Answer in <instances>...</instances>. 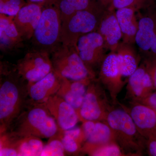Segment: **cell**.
<instances>
[{
    "instance_id": "e575fe53",
    "label": "cell",
    "mask_w": 156,
    "mask_h": 156,
    "mask_svg": "<svg viewBox=\"0 0 156 156\" xmlns=\"http://www.w3.org/2000/svg\"><path fill=\"white\" fill-rule=\"evenodd\" d=\"M101 1L105 6H107L108 9H111L112 4L114 0H101Z\"/></svg>"
},
{
    "instance_id": "f546056e",
    "label": "cell",
    "mask_w": 156,
    "mask_h": 156,
    "mask_svg": "<svg viewBox=\"0 0 156 156\" xmlns=\"http://www.w3.org/2000/svg\"><path fill=\"white\" fill-rule=\"evenodd\" d=\"M27 4L26 0H0V14L15 16Z\"/></svg>"
},
{
    "instance_id": "ba28073f",
    "label": "cell",
    "mask_w": 156,
    "mask_h": 156,
    "mask_svg": "<svg viewBox=\"0 0 156 156\" xmlns=\"http://www.w3.org/2000/svg\"><path fill=\"white\" fill-rule=\"evenodd\" d=\"M76 48L86 67L97 78L101 66L109 51L101 35L95 31L82 36L78 39Z\"/></svg>"
},
{
    "instance_id": "d6986e66",
    "label": "cell",
    "mask_w": 156,
    "mask_h": 156,
    "mask_svg": "<svg viewBox=\"0 0 156 156\" xmlns=\"http://www.w3.org/2000/svg\"><path fill=\"white\" fill-rule=\"evenodd\" d=\"M114 10L109 9L101 20L97 31L103 38L110 52L116 50L122 37Z\"/></svg>"
},
{
    "instance_id": "52a82bcc",
    "label": "cell",
    "mask_w": 156,
    "mask_h": 156,
    "mask_svg": "<svg viewBox=\"0 0 156 156\" xmlns=\"http://www.w3.org/2000/svg\"><path fill=\"white\" fill-rule=\"evenodd\" d=\"M115 106L109 99L106 89L96 78L87 86L79 112L80 121L105 122L109 112Z\"/></svg>"
},
{
    "instance_id": "484cf974",
    "label": "cell",
    "mask_w": 156,
    "mask_h": 156,
    "mask_svg": "<svg viewBox=\"0 0 156 156\" xmlns=\"http://www.w3.org/2000/svg\"><path fill=\"white\" fill-rule=\"evenodd\" d=\"M18 139L8 132L0 134V156H18Z\"/></svg>"
},
{
    "instance_id": "7c38bea8",
    "label": "cell",
    "mask_w": 156,
    "mask_h": 156,
    "mask_svg": "<svg viewBox=\"0 0 156 156\" xmlns=\"http://www.w3.org/2000/svg\"><path fill=\"white\" fill-rule=\"evenodd\" d=\"M118 105L128 113L140 134L146 139L156 135V112L145 105L130 101L126 106L118 102Z\"/></svg>"
},
{
    "instance_id": "83f0119b",
    "label": "cell",
    "mask_w": 156,
    "mask_h": 156,
    "mask_svg": "<svg viewBox=\"0 0 156 156\" xmlns=\"http://www.w3.org/2000/svg\"><path fill=\"white\" fill-rule=\"evenodd\" d=\"M87 154L92 156H126L115 142L109 143L94 148Z\"/></svg>"
},
{
    "instance_id": "8992f818",
    "label": "cell",
    "mask_w": 156,
    "mask_h": 156,
    "mask_svg": "<svg viewBox=\"0 0 156 156\" xmlns=\"http://www.w3.org/2000/svg\"><path fill=\"white\" fill-rule=\"evenodd\" d=\"M53 69L62 77L89 84L96 79L86 67L76 48L61 44L50 54Z\"/></svg>"
},
{
    "instance_id": "f1b7e54d",
    "label": "cell",
    "mask_w": 156,
    "mask_h": 156,
    "mask_svg": "<svg viewBox=\"0 0 156 156\" xmlns=\"http://www.w3.org/2000/svg\"><path fill=\"white\" fill-rule=\"evenodd\" d=\"M155 3L156 0H114L111 9L130 8L137 12Z\"/></svg>"
},
{
    "instance_id": "9a60e30c",
    "label": "cell",
    "mask_w": 156,
    "mask_h": 156,
    "mask_svg": "<svg viewBox=\"0 0 156 156\" xmlns=\"http://www.w3.org/2000/svg\"><path fill=\"white\" fill-rule=\"evenodd\" d=\"M43 5L27 3L14 16V23L24 41L32 38L41 17Z\"/></svg>"
},
{
    "instance_id": "3957f363",
    "label": "cell",
    "mask_w": 156,
    "mask_h": 156,
    "mask_svg": "<svg viewBox=\"0 0 156 156\" xmlns=\"http://www.w3.org/2000/svg\"><path fill=\"white\" fill-rule=\"evenodd\" d=\"M105 122L112 131L115 141L126 156L144 155L146 152L147 139L140 133L128 112L122 107H114Z\"/></svg>"
},
{
    "instance_id": "d4e9b609",
    "label": "cell",
    "mask_w": 156,
    "mask_h": 156,
    "mask_svg": "<svg viewBox=\"0 0 156 156\" xmlns=\"http://www.w3.org/2000/svg\"><path fill=\"white\" fill-rule=\"evenodd\" d=\"M44 145L41 138L37 136L19 138L17 148L18 156H41Z\"/></svg>"
},
{
    "instance_id": "1f68e13d",
    "label": "cell",
    "mask_w": 156,
    "mask_h": 156,
    "mask_svg": "<svg viewBox=\"0 0 156 156\" xmlns=\"http://www.w3.org/2000/svg\"><path fill=\"white\" fill-rule=\"evenodd\" d=\"M136 102L147 105L153 109L156 112V90L153 91L146 97Z\"/></svg>"
},
{
    "instance_id": "4316f807",
    "label": "cell",
    "mask_w": 156,
    "mask_h": 156,
    "mask_svg": "<svg viewBox=\"0 0 156 156\" xmlns=\"http://www.w3.org/2000/svg\"><path fill=\"white\" fill-rule=\"evenodd\" d=\"M66 154L63 144L57 132L54 136L49 138L45 144L41 156H63Z\"/></svg>"
},
{
    "instance_id": "5b68a950",
    "label": "cell",
    "mask_w": 156,
    "mask_h": 156,
    "mask_svg": "<svg viewBox=\"0 0 156 156\" xmlns=\"http://www.w3.org/2000/svg\"><path fill=\"white\" fill-rule=\"evenodd\" d=\"M108 8L101 2L86 10L78 11L62 23L61 43L76 47L82 36L97 31Z\"/></svg>"
},
{
    "instance_id": "ac0fdd59",
    "label": "cell",
    "mask_w": 156,
    "mask_h": 156,
    "mask_svg": "<svg viewBox=\"0 0 156 156\" xmlns=\"http://www.w3.org/2000/svg\"><path fill=\"white\" fill-rule=\"evenodd\" d=\"M14 17L0 14V49L5 53L21 48L24 41L14 23Z\"/></svg>"
},
{
    "instance_id": "7a4b0ae2",
    "label": "cell",
    "mask_w": 156,
    "mask_h": 156,
    "mask_svg": "<svg viewBox=\"0 0 156 156\" xmlns=\"http://www.w3.org/2000/svg\"><path fill=\"white\" fill-rule=\"evenodd\" d=\"M58 130L56 120L44 103H36L30 99L6 132L18 138L32 136L50 138Z\"/></svg>"
},
{
    "instance_id": "9c48e42d",
    "label": "cell",
    "mask_w": 156,
    "mask_h": 156,
    "mask_svg": "<svg viewBox=\"0 0 156 156\" xmlns=\"http://www.w3.org/2000/svg\"><path fill=\"white\" fill-rule=\"evenodd\" d=\"M15 66L19 74L28 83L41 80L53 70L50 53L35 49L18 60Z\"/></svg>"
},
{
    "instance_id": "30bf717a",
    "label": "cell",
    "mask_w": 156,
    "mask_h": 156,
    "mask_svg": "<svg viewBox=\"0 0 156 156\" xmlns=\"http://www.w3.org/2000/svg\"><path fill=\"white\" fill-rule=\"evenodd\" d=\"M136 12L139 28L135 38L144 57L156 56V5L155 4Z\"/></svg>"
},
{
    "instance_id": "d6a6232c",
    "label": "cell",
    "mask_w": 156,
    "mask_h": 156,
    "mask_svg": "<svg viewBox=\"0 0 156 156\" xmlns=\"http://www.w3.org/2000/svg\"><path fill=\"white\" fill-rule=\"evenodd\" d=\"M146 152L148 155L156 156V135L147 139Z\"/></svg>"
},
{
    "instance_id": "44dd1931",
    "label": "cell",
    "mask_w": 156,
    "mask_h": 156,
    "mask_svg": "<svg viewBox=\"0 0 156 156\" xmlns=\"http://www.w3.org/2000/svg\"><path fill=\"white\" fill-rule=\"evenodd\" d=\"M115 14L122 31L123 42L130 45L135 44L139 28L136 11L132 8H122L117 9Z\"/></svg>"
},
{
    "instance_id": "4fadbf2b",
    "label": "cell",
    "mask_w": 156,
    "mask_h": 156,
    "mask_svg": "<svg viewBox=\"0 0 156 156\" xmlns=\"http://www.w3.org/2000/svg\"><path fill=\"white\" fill-rule=\"evenodd\" d=\"M81 122L86 140L82 147V154H87L99 146L115 142L112 131L106 122L86 120Z\"/></svg>"
},
{
    "instance_id": "277c9868",
    "label": "cell",
    "mask_w": 156,
    "mask_h": 156,
    "mask_svg": "<svg viewBox=\"0 0 156 156\" xmlns=\"http://www.w3.org/2000/svg\"><path fill=\"white\" fill-rule=\"evenodd\" d=\"M62 22L57 0H52L43 5L41 14L32 38L34 49L51 54L61 44Z\"/></svg>"
},
{
    "instance_id": "603a6c76",
    "label": "cell",
    "mask_w": 156,
    "mask_h": 156,
    "mask_svg": "<svg viewBox=\"0 0 156 156\" xmlns=\"http://www.w3.org/2000/svg\"><path fill=\"white\" fill-rule=\"evenodd\" d=\"M58 134L63 144L66 154H79L86 140L82 127H75L67 130L59 128Z\"/></svg>"
},
{
    "instance_id": "7402d4cb",
    "label": "cell",
    "mask_w": 156,
    "mask_h": 156,
    "mask_svg": "<svg viewBox=\"0 0 156 156\" xmlns=\"http://www.w3.org/2000/svg\"><path fill=\"white\" fill-rule=\"evenodd\" d=\"M132 45L122 42L120 43L115 51L118 55L123 77H129L140 65V58L131 47Z\"/></svg>"
},
{
    "instance_id": "836d02e7",
    "label": "cell",
    "mask_w": 156,
    "mask_h": 156,
    "mask_svg": "<svg viewBox=\"0 0 156 156\" xmlns=\"http://www.w3.org/2000/svg\"><path fill=\"white\" fill-rule=\"evenodd\" d=\"M27 3H36L44 5L45 3L50 2L52 0H26Z\"/></svg>"
},
{
    "instance_id": "e0dca14e",
    "label": "cell",
    "mask_w": 156,
    "mask_h": 156,
    "mask_svg": "<svg viewBox=\"0 0 156 156\" xmlns=\"http://www.w3.org/2000/svg\"><path fill=\"white\" fill-rule=\"evenodd\" d=\"M127 83L126 97L130 101H138L154 91L151 78L143 62L128 77Z\"/></svg>"
},
{
    "instance_id": "8fae6325",
    "label": "cell",
    "mask_w": 156,
    "mask_h": 156,
    "mask_svg": "<svg viewBox=\"0 0 156 156\" xmlns=\"http://www.w3.org/2000/svg\"><path fill=\"white\" fill-rule=\"evenodd\" d=\"M123 77L116 52H109L101 66L97 79L108 92L114 105H118V97L127 81Z\"/></svg>"
},
{
    "instance_id": "4dcf8cb0",
    "label": "cell",
    "mask_w": 156,
    "mask_h": 156,
    "mask_svg": "<svg viewBox=\"0 0 156 156\" xmlns=\"http://www.w3.org/2000/svg\"><path fill=\"white\" fill-rule=\"evenodd\" d=\"M143 63L149 74L154 90H156V56L144 57Z\"/></svg>"
},
{
    "instance_id": "6da1fadb",
    "label": "cell",
    "mask_w": 156,
    "mask_h": 156,
    "mask_svg": "<svg viewBox=\"0 0 156 156\" xmlns=\"http://www.w3.org/2000/svg\"><path fill=\"white\" fill-rule=\"evenodd\" d=\"M28 82L19 74L15 64L0 62V134L10 128L30 100Z\"/></svg>"
},
{
    "instance_id": "5bb4252c",
    "label": "cell",
    "mask_w": 156,
    "mask_h": 156,
    "mask_svg": "<svg viewBox=\"0 0 156 156\" xmlns=\"http://www.w3.org/2000/svg\"><path fill=\"white\" fill-rule=\"evenodd\" d=\"M44 103L62 130L74 128L80 121L75 109L56 94L49 98Z\"/></svg>"
},
{
    "instance_id": "cb8c5ba5",
    "label": "cell",
    "mask_w": 156,
    "mask_h": 156,
    "mask_svg": "<svg viewBox=\"0 0 156 156\" xmlns=\"http://www.w3.org/2000/svg\"><path fill=\"white\" fill-rule=\"evenodd\" d=\"M101 2V0H57L62 23L76 12Z\"/></svg>"
},
{
    "instance_id": "ffe728a7",
    "label": "cell",
    "mask_w": 156,
    "mask_h": 156,
    "mask_svg": "<svg viewBox=\"0 0 156 156\" xmlns=\"http://www.w3.org/2000/svg\"><path fill=\"white\" fill-rule=\"evenodd\" d=\"M62 78L61 86L56 95L70 104L75 109L79 115L88 84L83 81Z\"/></svg>"
},
{
    "instance_id": "2e32d148",
    "label": "cell",
    "mask_w": 156,
    "mask_h": 156,
    "mask_svg": "<svg viewBox=\"0 0 156 156\" xmlns=\"http://www.w3.org/2000/svg\"><path fill=\"white\" fill-rule=\"evenodd\" d=\"M62 79L53 69L41 80L34 83H28V95L31 100L36 103H45L49 98L57 94Z\"/></svg>"
}]
</instances>
